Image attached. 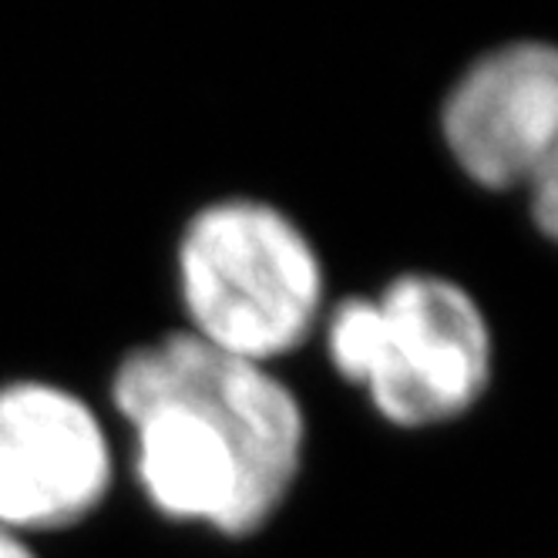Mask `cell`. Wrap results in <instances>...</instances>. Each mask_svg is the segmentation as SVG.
Masks as SVG:
<instances>
[{
	"instance_id": "1",
	"label": "cell",
	"mask_w": 558,
	"mask_h": 558,
	"mask_svg": "<svg viewBox=\"0 0 558 558\" xmlns=\"http://www.w3.org/2000/svg\"><path fill=\"white\" fill-rule=\"evenodd\" d=\"M111 404L132 434L135 482L169 522L256 535L300 477L306 417L296 393L272 367L185 330L129 350Z\"/></svg>"
},
{
	"instance_id": "2",
	"label": "cell",
	"mask_w": 558,
	"mask_h": 558,
	"mask_svg": "<svg viewBox=\"0 0 558 558\" xmlns=\"http://www.w3.org/2000/svg\"><path fill=\"white\" fill-rule=\"evenodd\" d=\"M185 333L272 367L324 320V263L283 209L229 195L195 209L175 246Z\"/></svg>"
},
{
	"instance_id": "3",
	"label": "cell",
	"mask_w": 558,
	"mask_h": 558,
	"mask_svg": "<svg viewBox=\"0 0 558 558\" xmlns=\"http://www.w3.org/2000/svg\"><path fill=\"white\" fill-rule=\"evenodd\" d=\"M327 356L397 427L468 414L492 384V327L454 279L404 272L377 296H347L327 313Z\"/></svg>"
},
{
	"instance_id": "4",
	"label": "cell",
	"mask_w": 558,
	"mask_h": 558,
	"mask_svg": "<svg viewBox=\"0 0 558 558\" xmlns=\"http://www.w3.org/2000/svg\"><path fill=\"white\" fill-rule=\"evenodd\" d=\"M441 132L468 179L525 192L542 235L558 243V48L514 41L477 58L445 98Z\"/></svg>"
},
{
	"instance_id": "5",
	"label": "cell",
	"mask_w": 558,
	"mask_h": 558,
	"mask_svg": "<svg viewBox=\"0 0 558 558\" xmlns=\"http://www.w3.org/2000/svg\"><path fill=\"white\" fill-rule=\"evenodd\" d=\"M111 477L108 430L85 397L37 377L0 387V529H71L105 505Z\"/></svg>"
},
{
	"instance_id": "6",
	"label": "cell",
	"mask_w": 558,
	"mask_h": 558,
	"mask_svg": "<svg viewBox=\"0 0 558 558\" xmlns=\"http://www.w3.org/2000/svg\"><path fill=\"white\" fill-rule=\"evenodd\" d=\"M0 558H37L31 538H21L8 529H0Z\"/></svg>"
}]
</instances>
